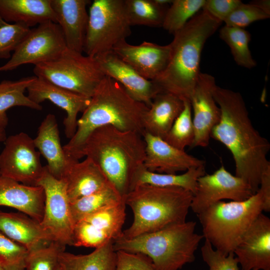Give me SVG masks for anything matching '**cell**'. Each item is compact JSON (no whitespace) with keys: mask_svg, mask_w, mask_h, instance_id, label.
Returning a JSON list of instances; mask_svg holds the SVG:
<instances>
[{"mask_svg":"<svg viewBox=\"0 0 270 270\" xmlns=\"http://www.w3.org/2000/svg\"><path fill=\"white\" fill-rule=\"evenodd\" d=\"M213 95L220 110V118L212 128L210 138L230 152L235 176L244 180L254 194L263 174L270 170L267 158L270 144L252 125L240 93L216 85Z\"/></svg>","mask_w":270,"mask_h":270,"instance_id":"6da1fadb","label":"cell"},{"mask_svg":"<svg viewBox=\"0 0 270 270\" xmlns=\"http://www.w3.org/2000/svg\"><path fill=\"white\" fill-rule=\"evenodd\" d=\"M148 108L132 98L120 84L105 76L78 118L74 136L63 146L67 157L79 160L78 156L84 142L94 130L102 126H112L142 136L143 119Z\"/></svg>","mask_w":270,"mask_h":270,"instance_id":"7a4b0ae2","label":"cell"},{"mask_svg":"<svg viewBox=\"0 0 270 270\" xmlns=\"http://www.w3.org/2000/svg\"><path fill=\"white\" fill-rule=\"evenodd\" d=\"M145 148V142L140 133L104 126L89 135L78 158H90L124 196L131 190L134 174L144 166Z\"/></svg>","mask_w":270,"mask_h":270,"instance_id":"3957f363","label":"cell"},{"mask_svg":"<svg viewBox=\"0 0 270 270\" xmlns=\"http://www.w3.org/2000/svg\"><path fill=\"white\" fill-rule=\"evenodd\" d=\"M222 24L202 9L174 34L168 66L152 81L162 92L189 100L201 72L202 48Z\"/></svg>","mask_w":270,"mask_h":270,"instance_id":"277c9868","label":"cell"},{"mask_svg":"<svg viewBox=\"0 0 270 270\" xmlns=\"http://www.w3.org/2000/svg\"><path fill=\"white\" fill-rule=\"evenodd\" d=\"M192 197L191 192L181 188L136 186L124 196L134 220L120 238L130 239L186 222Z\"/></svg>","mask_w":270,"mask_h":270,"instance_id":"5b68a950","label":"cell"},{"mask_svg":"<svg viewBox=\"0 0 270 270\" xmlns=\"http://www.w3.org/2000/svg\"><path fill=\"white\" fill-rule=\"evenodd\" d=\"M196 222H184L113 244L115 251L140 253L148 256L156 270H179L195 260V252L204 238L195 232Z\"/></svg>","mask_w":270,"mask_h":270,"instance_id":"8992f818","label":"cell"},{"mask_svg":"<svg viewBox=\"0 0 270 270\" xmlns=\"http://www.w3.org/2000/svg\"><path fill=\"white\" fill-rule=\"evenodd\" d=\"M263 211L260 190L242 201H220L197 214L204 238L225 256L234 250L243 235Z\"/></svg>","mask_w":270,"mask_h":270,"instance_id":"52a82bcc","label":"cell"},{"mask_svg":"<svg viewBox=\"0 0 270 270\" xmlns=\"http://www.w3.org/2000/svg\"><path fill=\"white\" fill-rule=\"evenodd\" d=\"M35 76L91 98L105 76L94 58L66 48L56 58L34 66Z\"/></svg>","mask_w":270,"mask_h":270,"instance_id":"ba28073f","label":"cell"},{"mask_svg":"<svg viewBox=\"0 0 270 270\" xmlns=\"http://www.w3.org/2000/svg\"><path fill=\"white\" fill-rule=\"evenodd\" d=\"M124 0H94L88 13L84 50L94 58L112 50L132 34Z\"/></svg>","mask_w":270,"mask_h":270,"instance_id":"9c48e42d","label":"cell"},{"mask_svg":"<svg viewBox=\"0 0 270 270\" xmlns=\"http://www.w3.org/2000/svg\"><path fill=\"white\" fill-rule=\"evenodd\" d=\"M36 186L42 187L45 194L44 214L40 222L42 228L54 241L65 246H72L75 224L64 180L52 176L46 166Z\"/></svg>","mask_w":270,"mask_h":270,"instance_id":"30bf717a","label":"cell"},{"mask_svg":"<svg viewBox=\"0 0 270 270\" xmlns=\"http://www.w3.org/2000/svg\"><path fill=\"white\" fill-rule=\"evenodd\" d=\"M66 48L59 25L48 21L30 28L10 60L0 66V72L14 70L26 64L34 66L54 60Z\"/></svg>","mask_w":270,"mask_h":270,"instance_id":"8fae6325","label":"cell"},{"mask_svg":"<svg viewBox=\"0 0 270 270\" xmlns=\"http://www.w3.org/2000/svg\"><path fill=\"white\" fill-rule=\"evenodd\" d=\"M0 153V176L22 184L36 186L44 166L33 138L24 132L8 136Z\"/></svg>","mask_w":270,"mask_h":270,"instance_id":"7c38bea8","label":"cell"},{"mask_svg":"<svg viewBox=\"0 0 270 270\" xmlns=\"http://www.w3.org/2000/svg\"><path fill=\"white\" fill-rule=\"evenodd\" d=\"M254 194L242 178L232 175L224 166L212 174H204L197 181L190 209L198 214L211 205L223 200H244Z\"/></svg>","mask_w":270,"mask_h":270,"instance_id":"4fadbf2b","label":"cell"},{"mask_svg":"<svg viewBox=\"0 0 270 270\" xmlns=\"http://www.w3.org/2000/svg\"><path fill=\"white\" fill-rule=\"evenodd\" d=\"M211 74L200 72L188 100L193 111L194 138L192 147H206L212 128L220 118V110L213 95L216 86Z\"/></svg>","mask_w":270,"mask_h":270,"instance_id":"5bb4252c","label":"cell"},{"mask_svg":"<svg viewBox=\"0 0 270 270\" xmlns=\"http://www.w3.org/2000/svg\"><path fill=\"white\" fill-rule=\"evenodd\" d=\"M28 98L40 104L48 100L66 112L63 124L66 137L70 139L77 128L78 116L82 112L90 103V98L70 91L42 78L36 76L26 90Z\"/></svg>","mask_w":270,"mask_h":270,"instance_id":"9a60e30c","label":"cell"},{"mask_svg":"<svg viewBox=\"0 0 270 270\" xmlns=\"http://www.w3.org/2000/svg\"><path fill=\"white\" fill-rule=\"evenodd\" d=\"M94 58L104 76L120 84L132 98L148 108L155 96L162 92L154 82L141 76L112 50L98 54Z\"/></svg>","mask_w":270,"mask_h":270,"instance_id":"2e32d148","label":"cell"},{"mask_svg":"<svg viewBox=\"0 0 270 270\" xmlns=\"http://www.w3.org/2000/svg\"><path fill=\"white\" fill-rule=\"evenodd\" d=\"M241 270H270V218L261 213L235 248Z\"/></svg>","mask_w":270,"mask_h":270,"instance_id":"e0dca14e","label":"cell"},{"mask_svg":"<svg viewBox=\"0 0 270 270\" xmlns=\"http://www.w3.org/2000/svg\"><path fill=\"white\" fill-rule=\"evenodd\" d=\"M145 142L144 163L148 170L160 174H176L190 168L205 165V162L177 148L162 138L146 132L142 134Z\"/></svg>","mask_w":270,"mask_h":270,"instance_id":"ac0fdd59","label":"cell"},{"mask_svg":"<svg viewBox=\"0 0 270 270\" xmlns=\"http://www.w3.org/2000/svg\"><path fill=\"white\" fill-rule=\"evenodd\" d=\"M112 50L141 76L152 81L164 70L170 54V44L161 46L146 41L132 45L123 40Z\"/></svg>","mask_w":270,"mask_h":270,"instance_id":"d6986e66","label":"cell"},{"mask_svg":"<svg viewBox=\"0 0 270 270\" xmlns=\"http://www.w3.org/2000/svg\"><path fill=\"white\" fill-rule=\"evenodd\" d=\"M88 0H50L56 23L63 34L66 48L82 53L88 20Z\"/></svg>","mask_w":270,"mask_h":270,"instance_id":"ffe728a7","label":"cell"},{"mask_svg":"<svg viewBox=\"0 0 270 270\" xmlns=\"http://www.w3.org/2000/svg\"><path fill=\"white\" fill-rule=\"evenodd\" d=\"M44 201L42 187L25 185L0 176V206L15 208L40 223Z\"/></svg>","mask_w":270,"mask_h":270,"instance_id":"44dd1931","label":"cell"},{"mask_svg":"<svg viewBox=\"0 0 270 270\" xmlns=\"http://www.w3.org/2000/svg\"><path fill=\"white\" fill-rule=\"evenodd\" d=\"M0 232L28 252L54 241L38 222L22 212L0 210Z\"/></svg>","mask_w":270,"mask_h":270,"instance_id":"7402d4cb","label":"cell"},{"mask_svg":"<svg viewBox=\"0 0 270 270\" xmlns=\"http://www.w3.org/2000/svg\"><path fill=\"white\" fill-rule=\"evenodd\" d=\"M36 148L46 160L50 174L61 179L70 160L61 145L60 131L54 114H48L38 128L36 136L33 138Z\"/></svg>","mask_w":270,"mask_h":270,"instance_id":"603a6c76","label":"cell"},{"mask_svg":"<svg viewBox=\"0 0 270 270\" xmlns=\"http://www.w3.org/2000/svg\"><path fill=\"white\" fill-rule=\"evenodd\" d=\"M70 202L92 194L110 183L100 168L90 158L70 160L62 178Z\"/></svg>","mask_w":270,"mask_h":270,"instance_id":"cb8c5ba5","label":"cell"},{"mask_svg":"<svg viewBox=\"0 0 270 270\" xmlns=\"http://www.w3.org/2000/svg\"><path fill=\"white\" fill-rule=\"evenodd\" d=\"M184 107V100L180 96L170 92L158 93L144 116V132L164 139Z\"/></svg>","mask_w":270,"mask_h":270,"instance_id":"d4e9b609","label":"cell"},{"mask_svg":"<svg viewBox=\"0 0 270 270\" xmlns=\"http://www.w3.org/2000/svg\"><path fill=\"white\" fill-rule=\"evenodd\" d=\"M126 206L124 198L80 220L92 234L98 246L110 241H114L122 236L126 218Z\"/></svg>","mask_w":270,"mask_h":270,"instance_id":"484cf974","label":"cell"},{"mask_svg":"<svg viewBox=\"0 0 270 270\" xmlns=\"http://www.w3.org/2000/svg\"><path fill=\"white\" fill-rule=\"evenodd\" d=\"M0 16L30 28L48 21L56 23L50 0H0Z\"/></svg>","mask_w":270,"mask_h":270,"instance_id":"4316f807","label":"cell"},{"mask_svg":"<svg viewBox=\"0 0 270 270\" xmlns=\"http://www.w3.org/2000/svg\"><path fill=\"white\" fill-rule=\"evenodd\" d=\"M110 241L90 254H75L61 252L58 256L60 270H116V253Z\"/></svg>","mask_w":270,"mask_h":270,"instance_id":"83f0119b","label":"cell"},{"mask_svg":"<svg viewBox=\"0 0 270 270\" xmlns=\"http://www.w3.org/2000/svg\"><path fill=\"white\" fill-rule=\"evenodd\" d=\"M204 174L205 165L190 168L180 174L153 172L143 166L133 177L131 190L136 185L148 184L158 186L181 188L191 192L194 194L196 190L198 179Z\"/></svg>","mask_w":270,"mask_h":270,"instance_id":"f1b7e54d","label":"cell"},{"mask_svg":"<svg viewBox=\"0 0 270 270\" xmlns=\"http://www.w3.org/2000/svg\"><path fill=\"white\" fill-rule=\"evenodd\" d=\"M36 78V76H31L0 82V126L6 128L8 123L7 111L12 108L24 106L37 110H42L41 104L33 102L24 94Z\"/></svg>","mask_w":270,"mask_h":270,"instance_id":"f546056e","label":"cell"},{"mask_svg":"<svg viewBox=\"0 0 270 270\" xmlns=\"http://www.w3.org/2000/svg\"><path fill=\"white\" fill-rule=\"evenodd\" d=\"M124 199L111 184L88 196L70 202L74 224L88 215Z\"/></svg>","mask_w":270,"mask_h":270,"instance_id":"4dcf8cb0","label":"cell"},{"mask_svg":"<svg viewBox=\"0 0 270 270\" xmlns=\"http://www.w3.org/2000/svg\"><path fill=\"white\" fill-rule=\"evenodd\" d=\"M124 4L131 26H162L168 8L157 4L154 0H124Z\"/></svg>","mask_w":270,"mask_h":270,"instance_id":"1f68e13d","label":"cell"},{"mask_svg":"<svg viewBox=\"0 0 270 270\" xmlns=\"http://www.w3.org/2000/svg\"><path fill=\"white\" fill-rule=\"evenodd\" d=\"M220 37L230 48L235 62L240 66L252 68L256 66L249 43L250 34L244 28L224 26L220 30Z\"/></svg>","mask_w":270,"mask_h":270,"instance_id":"d6a6232c","label":"cell"},{"mask_svg":"<svg viewBox=\"0 0 270 270\" xmlns=\"http://www.w3.org/2000/svg\"><path fill=\"white\" fill-rule=\"evenodd\" d=\"M206 0H173L168 6L162 27L173 35L203 8Z\"/></svg>","mask_w":270,"mask_h":270,"instance_id":"836d02e7","label":"cell"},{"mask_svg":"<svg viewBox=\"0 0 270 270\" xmlns=\"http://www.w3.org/2000/svg\"><path fill=\"white\" fill-rule=\"evenodd\" d=\"M194 138L192 108L190 101L184 100V107L164 138L166 142L181 150L192 146Z\"/></svg>","mask_w":270,"mask_h":270,"instance_id":"e575fe53","label":"cell"},{"mask_svg":"<svg viewBox=\"0 0 270 270\" xmlns=\"http://www.w3.org/2000/svg\"><path fill=\"white\" fill-rule=\"evenodd\" d=\"M66 246L52 241L46 246L28 252L26 270H56L59 254L65 250Z\"/></svg>","mask_w":270,"mask_h":270,"instance_id":"d590c367","label":"cell"},{"mask_svg":"<svg viewBox=\"0 0 270 270\" xmlns=\"http://www.w3.org/2000/svg\"><path fill=\"white\" fill-rule=\"evenodd\" d=\"M28 251L0 232V266L4 270H26Z\"/></svg>","mask_w":270,"mask_h":270,"instance_id":"8d00e7d4","label":"cell"},{"mask_svg":"<svg viewBox=\"0 0 270 270\" xmlns=\"http://www.w3.org/2000/svg\"><path fill=\"white\" fill-rule=\"evenodd\" d=\"M30 28L21 23L10 24L0 16V58H10Z\"/></svg>","mask_w":270,"mask_h":270,"instance_id":"74e56055","label":"cell"},{"mask_svg":"<svg viewBox=\"0 0 270 270\" xmlns=\"http://www.w3.org/2000/svg\"><path fill=\"white\" fill-rule=\"evenodd\" d=\"M266 14L256 6L242 2L224 20L225 26L244 28L258 20L270 18Z\"/></svg>","mask_w":270,"mask_h":270,"instance_id":"f35d334b","label":"cell"},{"mask_svg":"<svg viewBox=\"0 0 270 270\" xmlns=\"http://www.w3.org/2000/svg\"><path fill=\"white\" fill-rule=\"evenodd\" d=\"M203 260L209 270H240L238 262L234 252L225 256L214 249L210 242L205 240L201 248Z\"/></svg>","mask_w":270,"mask_h":270,"instance_id":"ab89813d","label":"cell"},{"mask_svg":"<svg viewBox=\"0 0 270 270\" xmlns=\"http://www.w3.org/2000/svg\"><path fill=\"white\" fill-rule=\"evenodd\" d=\"M116 270H156L151 260L140 253L117 250Z\"/></svg>","mask_w":270,"mask_h":270,"instance_id":"60d3db41","label":"cell"},{"mask_svg":"<svg viewBox=\"0 0 270 270\" xmlns=\"http://www.w3.org/2000/svg\"><path fill=\"white\" fill-rule=\"evenodd\" d=\"M242 2L240 0H206L202 10L222 22Z\"/></svg>","mask_w":270,"mask_h":270,"instance_id":"b9f144b4","label":"cell"},{"mask_svg":"<svg viewBox=\"0 0 270 270\" xmlns=\"http://www.w3.org/2000/svg\"><path fill=\"white\" fill-rule=\"evenodd\" d=\"M258 190L263 198V211L270 212V170L263 174Z\"/></svg>","mask_w":270,"mask_h":270,"instance_id":"7bdbcfd3","label":"cell"},{"mask_svg":"<svg viewBox=\"0 0 270 270\" xmlns=\"http://www.w3.org/2000/svg\"><path fill=\"white\" fill-rule=\"evenodd\" d=\"M250 4L256 6L266 14H270V2L269 0H253Z\"/></svg>","mask_w":270,"mask_h":270,"instance_id":"ee69618b","label":"cell"},{"mask_svg":"<svg viewBox=\"0 0 270 270\" xmlns=\"http://www.w3.org/2000/svg\"><path fill=\"white\" fill-rule=\"evenodd\" d=\"M6 138V128L0 126V142H4Z\"/></svg>","mask_w":270,"mask_h":270,"instance_id":"f6af8a7d","label":"cell"},{"mask_svg":"<svg viewBox=\"0 0 270 270\" xmlns=\"http://www.w3.org/2000/svg\"><path fill=\"white\" fill-rule=\"evenodd\" d=\"M0 270H4L0 266Z\"/></svg>","mask_w":270,"mask_h":270,"instance_id":"bcb514c9","label":"cell"},{"mask_svg":"<svg viewBox=\"0 0 270 270\" xmlns=\"http://www.w3.org/2000/svg\"><path fill=\"white\" fill-rule=\"evenodd\" d=\"M56 270H60V268L58 266V268H56Z\"/></svg>","mask_w":270,"mask_h":270,"instance_id":"7dc6e473","label":"cell"}]
</instances>
